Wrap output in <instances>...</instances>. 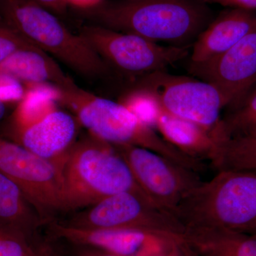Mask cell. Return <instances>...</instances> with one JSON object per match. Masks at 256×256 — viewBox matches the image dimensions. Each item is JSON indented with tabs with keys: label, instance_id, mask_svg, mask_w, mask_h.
<instances>
[{
	"label": "cell",
	"instance_id": "8fae6325",
	"mask_svg": "<svg viewBox=\"0 0 256 256\" xmlns=\"http://www.w3.org/2000/svg\"><path fill=\"white\" fill-rule=\"evenodd\" d=\"M190 72L218 89L226 108L236 106L256 88V24L222 54L205 63L190 65Z\"/></svg>",
	"mask_w": 256,
	"mask_h": 256
},
{
	"label": "cell",
	"instance_id": "52a82bcc",
	"mask_svg": "<svg viewBox=\"0 0 256 256\" xmlns=\"http://www.w3.org/2000/svg\"><path fill=\"white\" fill-rule=\"evenodd\" d=\"M79 34L107 66L128 75L142 77L165 70L182 60L190 55L192 47L164 46L100 25L85 26Z\"/></svg>",
	"mask_w": 256,
	"mask_h": 256
},
{
	"label": "cell",
	"instance_id": "3957f363",
	"mask_svg": "<svg viewBox=\"0 0 256 256\" xmlns=\"http://www.w3.org/2000/svg\"><path fill=\"white\" fill-rule=\"evenodd\" d=\"M60 90V102L73 111L94 138L112 146L129 144L149 150L196 172L204 170L203 161L178 150L121 102L94 95L76 84Z\"/></svg>",
	"mask_w": 256,
	"mask_h": 256
},
{
	"label": "cell",
	"instance_id": "4dcf8cb0",
	"mask_svg": "<svg viewBox=\"0 0 256 256\" xmlns=\"http://www.w3.org/2000/svg\"><path fill=\"white\" fill-rule=\"evenodd\" d=\"M34 256H54V252L50 246L46 245H42L41 248L36 252V255Z\"/></svg>",
	"mask_w": 256,
	"mask_h": 256
},
{
	"label": "cell",
	"instance_id": "9c48e42d",
	"mask_svg": "<svg viewBox=\"0 0 256 256\" xmlns=\"http://www.w3.org/2000/svg\"><path fill=\"white\" fill-rule=\"evenodd\" d=\"M112 146L146 196L174 216L182 202L204 182L196 172L154 152L129 144Z\"/></svg>",
	"mask_w": 256,
	"mask_h": 256
},
{
	"label": "cell",
	"instance_id": "7c38bea8",
	"mask_svg": "<svg viewBox=\"0 0 256 256\" xmlns=\"http://www.w3.org/2000/svg\"><path fill=\"white\" fill-rule=\"evenodd\" d=\"M52 233L76 246L95 248L117 256H158L180 236L140 229H84L50 224Z\"/></svg>",
	"mask_w": 256,
	"mask_h": 256
},
{
	"label": "cell",
	"instance_id": "4fadbf2b",
	"mask_svg": "<svg viewBox=\"0 0 256 256\" xmlns=\"http://www.w3.org/2000/svg\"><path fill=\"white\" fill-rule=\"evenodd\" d=\"M256 24L254 10L232 8L222 13L192 44L190 65L205 63L222 54L240 41Z\"/></svg>",
	"mask_w": 256,
	"mask_h": 256
},
{
	"label": "cell",
	"instance_id": "d6986e66",
	"mask_svg": "<svg viewBox=\"0 0 256 256\" xmlns=\"http://www.w3.org/2000/svg\"><path fill=\"white\" fill-rule=\"evenodd\" d=\"M25 92L12 116L13 128H23L38 122L56 110L62 90L50 82L25 84Z\"/></svg>",
	"mask_w": 256,
	"mask_h": 256
},
{
	"label": "cell",
	"instance_id": "4316f807",
	"mask_svg": "<svg viewBox=\"0 0 256 256\" xmlns=\"http://www.w3.org/2000/svg\"><path fill=\"white\" fill-rule=\"evenodd\" d=\"M204 2L216 3L222 6L248 10H256V0H202Z\"/></svg>",
	"mask_w": 256,
	"mask_h": 256
},
{
	"label": "cell",
	"instance_id": "5bb4252c",
	"mask_svg": "<svg viewBox=\"0 0 256 256\" xmlns=\"http://www.w3.org/2000/svg\"><path fill=\"white\" fill-rule=\"evenodd\" d=\"M13 130L14 142L45 159L56 160L73 144L76 124L72 116L56 109L35 124Z\"/></svg>",
	"mask_w": 256,
	"mask_h": 256
},
{
	"label": "cell",
	"instance_id": "8992f818",
	"mask_svg": "<svg viewBox=\"0 0 256 256\" xmlns=\"http://www.w3.org/2000/svg\"><path fill=\"white\" fill-rule=\"evenodd\" d=\"M42 158L18 143L0 138V172L21 188L45 224L66 213L62 165Z\"/></svg>",
	"mask_w": 256,
	"mask_h": 256
},
{
	"label": "cell",
	"instance_id": "1f68e13d",
	"mask_svg": "<svg viewBox=\"0 0 256 256\" xmlns=\"http://www.w3.org/2000/svg\"><path fill=\"white\" fill-rule=\"evenodd\" d=\"M5 112H6V104L0 101V120L4 117Z\"/></svg>",
	"mask_w": 256,
	"mask_h": 256
},
{
	"label": "cell",
	"instance_id": "603a6c76",
	"mask_svg": "<svg viewBox=\"0 0 256 256\" xmlns=\"http://www.w3.org/2000/svg\"><path fill=\"white\" fill-rule=\"evenodd\" d=\"M42 246L30 237L0 227V256H34Z\"/></svg>",
	"mask_w": 256,
	"mask_h": 256
},
{
	"label": "cell",
	"instance_id": "f1b7e54d",
	"mask_svg": "<svg viewBox=\"0 0 256 256\" xmlns=\"http://www.w3.org/2000/svg\"><path fill=\"white\" fill-rule=\"evenodd\" d=\"M80 247L75 256H117L109 254V252H102L99 249L84 246H78Z\"/></svg>",
	"mask_w": 256,
	"mask_h": 256
},
{
	"label": "cell",
	"instance_id": "ac0fdd59",
	"mask_svg": "<svg viewBox=\"0 0 256 256\" xmlns=\"http://www.w3.org/2000/svg\"><path fill=\"white\" fill-rule=\"evenodd\" d=\"M44 224L21 188L0 172V227L32 238Z\"/></svg>",
	"mask_w": 256,
	"mask_h": 256
},
{
	"label": "cell",
	"instance_id": "d4e9b609",
	"mask_svg": "<svg viewBox=\"0 0 256 256\" xmlns=\"http://www.w3.org/2000/svg\"><path fill=\"white\" fill-rule=\"evenodd\" d=\"M24 85L12 76L0 70V101L4 104H14L22 99Z\"/></svg>",
	"mask_w": 256,
	"mask_h": 256
},
{
	"label": "cell",
	"instance_id": "5b68a950",
	"mask_svg": "<svg viewBox=\"0 0 256 256\" xmlns=\"http://www.w3.org/2000/svg\"><path fill=\"white\" fill-rule=\"evenodd\" d=\"M0 20L82 76L96 78L108 73L107 64L80 34H74L34 0H0Z\"/></svg>",
	"mask_w": 256,
	"mask_h": 256
},
{
	"label": "cell",
	"instance_id": "ffe728a7",
	"mask_svg": "<svg viewBox=\"0 0 256 256\" xmlns=\"http://www.w3.org/2000/svg\"><path fill=\"white\" fill-rule=\"evenodd\" d=\"M220 142L237 138L256 136V88L239 104L228 108L216 133Z\"/></svg>",
	"mask_w": 256,
	"mask_h": 256
},
{
	"label": "cell",
	"instance_id": "9a60e30c",
	"mask_svg": "<svg viewBox=\"0 0 256 256\" xmlns=\"http://www.w3.org/2000/svg\"><path fill=\"white\" fill-rule=\"evenodd\" d=\"M154 129L165 140L186 156L213 162L218 143L212 132L194 122L169 114L160 106Z\"/></svg>",
	"mask_w": 256,
	"mask_h": 256
},
{
	"label": "cell",
	"instance_id": "277c9868",
	"mask_svg": "<svg viewBox=\"0 0 256 256\" xmlns=\"http://www.w3.org/2000/svg\"><path fill=\"white\" fill-rule=\"evenodd\" d=\"M185 227L256 232V172L222 170L203 182L178 206Z\"/></svg>",
	"mask_w": 256,
	"mask_h": 256
},
{
	"label": "cell",
	"instance_id": "44dd1931",
	"mask_svg": "<svg viewBox=\"0 0 256 256\" xmlns=\"http://www.w3.org/2000/svg\"><path fill=\"white\" fill-rule=\"evenodd\" d=\"M212 165L217 172L239 170L256 172V136L232 138L220 142Z\"/></svg>",
	"mask_w": 256,
	"mask_h": 256
},
{
	"label": "cell",
	"instance_id": "30bf717a",
	"mask_svg": "<svg viewBox=\"0 0 256 256\" xmlns=\"http://www.w3.org/2000/svg\"><path fill=\"white\" fill-rule=\"evenodd\" d=\"M139 88L151 92L163 110L198 124L215 138L226 104L212 84L162 70L143 76Z\"/></svg>",
	"mask_w": 256,
	"mask_h": 256
},
{
	"label": "cell",
	"instance_id": "7a4b0ae2",
	"mask_svg": "<svg viewBox=\"0 0 256 256\" xmlns=\"http://www.w3.org/2000/svg\"><path fill=\"white\" fill-rule=\"evenodd\" d=\"M62 174L66 213L84 210L121 192L149 198L114 146L94 137L72 144L66 152Z\"/></svg>",
	"mask_w": 256,
	"mask_h": 256
},
{
	"label": "cell",
	"instance_id": "d6a6232c",
	"mask_svg": "<svg viewBox=\"0 0 256 256\" xmlns=\"http://www.w3.org/2000/svg\"><path fill=\"white\" fill-rule=\"evenodd\" d=\"M254 234H256V232H255V233H254Z\"/></svg>",
	"mask_w": 256,
	"mask_h": 256
},
{
	"label": "cell",
	"instance_id": "f546056e",
	"mask_svg": "<svg viewBox=\"0 0 256 256\" xmlns=\"http://www.w3.org/2000/svg\"><path fill=\"white\" fill-rule=\"evenodd\" d=\"M102 1L104 0H66V2L80 9L89 10L102 4Z\"/></svg>",
	"mask_w": 256,
	"mask_h": 256
},
{
	"label": "cell",
	"instance_id": "cb8c5ba5",
	"mask_svg": "<svg viewBox=\"0 0 256 256\" xmlns=\"http://www.w3.org/2000/svg\"><path fill=\"white\" fill-rule=\"evenodd\" d=\"M32 46L0 20V64L16 50Z\"/></svg>",
	"mask_w": 256,
	"mask_h": 256
},
{
	"label": "cell",
	"instance_id": "6da1fadb",
	"mask_svg": "<svg viewBox=\"0 0 256 256\" xmlns=\"http://www.w3.org/2000/svg\"><path fill=\"white\" fill-rule=\"evenodd\" d=\"M202 0H120L92 8L98 25L156 43L192 46L213 20Z\"/></svg>",
	"mask_w": 256,
	"mask_h": 256
},
{
	"label": "cell",
	"instance_id": "484cf974",
	"mask_svg": "<svg viewBox=\"0 0 256 256\" xmlns=\"http://www.w3.org/2000/svg\"><path fill=\"white\" fill-rule=\"evenodd\" d=\"M190 247L184 242L180 236L166 250L158 256H196Z\"/></svg>",
	"mask_w": 256,
	"mask_h": 256
},
{
	"label": "cell",
	"instance_id": "7402d4cb",
	"mask_svg": "<svg viewBox=\"0 0 256 256\" xmlns=\"http://www.w3.org/2000/svg\"><path fill=\"white\" fill-rule=\"evenodd\" d=\"M120 102L144 124L154 129V120L159 110L160 104L151 92L138 88L124 96Z\"/></svg>",
	"mask_w": 256,
	"mask_h": 256
},
{
	"label": "cell",
	"instance_id": "2e32d148",
	"mask_svg": "<svg viewBox=\"0 0 256 256\" xmlns=\"http://www.w3.org/2000/svg\"><path fill=\"white\" fill-rule=\"evenodd\" d=\"M184 242L198 256H256V235L228 229L186 227Z\"/></svg>",
	"mask_w": 256,
	"mask_h": 256
},
{
	"label": "cell",
	"instance_id": "ba28073f",
	"mask_svg": "<svg viewBox=\"0 0 256 256\" xmlns=\"http://www.w3.org/2000/svg\"><path fill=\"white\" fill-rule=\"evenodd\" d=\"M60 222L78 228L140 229L178 236L186 228L176 216L132 192L107 197Z\"/></svg>",
	"mask_w": 256,
	"mask_h": 256
},
{
	"label": "cell",
	"instance_id": "83f0119b",
	"mask_svg": "<svg viewBox=\"0 0 256 256\" xmlns=\"http://www.w3.org/2000/svg\"><path fill=\"white\" fill-rule=\"evenodd\" d=\"M37 4L48 11L62 13L65 11L67 4L66 0H34Z\"/></svg>",
	"mask_w": 256,
	"mask_h": 256
},
{
	"label": "cell",
	"instance_id": "e0dca14e",
	"mask_svg": "<svg viewBox=\"0 0 256 256\" xmlns=\"http://www.w3.org/2000/svg\"><path fill=\"white\" fill-rule=\"evenodd\" d=\"M0 70L18 79L24 85L50 82L60 88L75 85L50 55L34 46L16 50L0 64Z\"/></svg>",
	"mask_w": 256,
	"mask_h": 256
}]
</instances>
